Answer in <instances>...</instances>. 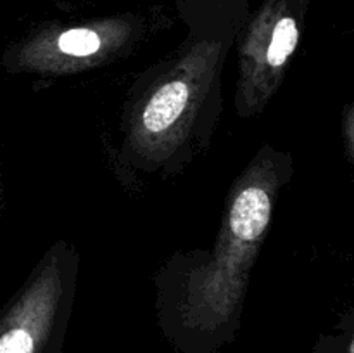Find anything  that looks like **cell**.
Returning <instances> with one entry per match:
<instances>
[{
	"mask_svg": "<svg viewBox=\"0 0 354 353\" xmlns=\"http://www.w3.org/2000/svg\"><path fill=\"white\" fill-rule=\"evenodd\" d=\"M272 215V201L261 187H248L235 197L230 211L232 232L241 241H256Z\"/></svg>",
	"mask_w": 354,
	"mask_h": 353,
	"instance_id": "cell-1",
	"label": "cell"
},
{
	"mask_svg": "<svg viewBox=\"0 0 354 353\" xmlns=\"http://www.w3.org/2000/svg\"><path fill=\"white\" fill-rule=\"evenodd\" d=\"M348 353H354V338H353V341L349 343V350H348Z\"/></svg>",
	"mask_w": 354,
	"mask_h": 353,
	"instance_id": "cell-5",
	"label": "cell"
},
{
	"mask_svg": "<svg viewBox=\"0 0 354 353\" xmlns=\"http://www.w3.org/2000/svg\"><path fill=\"white\" fill-rule=\"evenodd\" d=\"M297 40H299V31H297L296 21L292 17H282L273 30L272 42L266 51V59L270 64L273 68L282 66L296 48Z\"/></svg>",
	"mask_w": 354,
	"mask_h": 353,
	"instance_id": "cell-3",
	"label": "cell"
},
{
	"mask_svg": "<svg viewBox=\"0 0 354 353\" xmlns=\"http://www.w3.org/2000/svg\"><path fill=\"white\" fill-rule=\"evenodd\" d=\"M59 48L69 55H90L99 51L100 38L93 31L85 28L69 30L59 37Z\"/></svg>",
	"mask_w": 354,
	"mask_h": 353,
	"instance_id": "cell-4",
	"label": "cell"
},
{
	"mask_svg": "<svg viewBox=\"0 0 354 353\" xmlns=\"http://www.w3.org/2000/svg\"><path fill=\"white\" fill-rule=\"evenodd\" d=\"M189 100V87L180 80L162 85L158 92L149 100L144 111V125L152 134L165 132L171 127L178 116L182 114Z\"/></svg>",
	"mask_w": 354,
	"mask_h": 353,
	"instance_id": "cell-2",
	"label": "cell"
}]
</instances>
